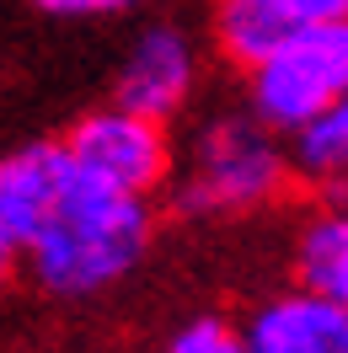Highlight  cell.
<instances>
[{
  "label": "cell",
  "mask_w": 348,
  "mask_h": 353,
  "mask_svg": "<svg viewBox=\"0 0 348 353\" xmlns=\"http://www.w3.org/2000/svg\"><path fill=\"white\" fill-rule=\"evenodd\" d=\"M343 11H348V0H343Z\"/></svg>",
  "instance_id": "13"
},
{
  "label": "cell",
  "mask_w": 348,
  "mask_h": 353,
  "mask_svg": "<svg viewBox=\"0 0 348 353\" xmlns=\"http://www.w3.org/2000/svg\"><path fill=\"white\" fill-rule=\"evenodd\" d=\"M348 91V17L300 22L273 54L246 70V102L268 129L295 134Z\"/></svg>",
  "instance_id": "3"
},
{
  "label": "cell",
  "mask_w": 348,
  "mask_h": 353,
  "mask_svg": "<svg viewBox=\"0 0 348 353\" xmlns=\"http://www.w3.org/2000/svg\"><path fill=\"white\" fill-rule=\"evenodd\" d=\"M289 172L295 161L289 150H279V129H268L258 112L215 118L188 155L177 203L188 214H246L258 203L279 199Z\"/></svg>",
  "instance_id": "2"
},
{
  "label": "cell",
  "mask_w": 348,
  "mask_h": 353,
  "mask_svg": "<svg viewBox=\"0 0 348 353\" xmlns=\"http://www.w3.org/2000/svg\"><path fill=\"white\" fill-rule=\"evenodd\" d=\"M289 161L311 182H343L348 176V91L289 134Z\"/></svg>",
  "instance_id": "9"
},
{
  "label": "cell",
  "mask_w": 348,
  "mask_h": 353,
  "mask_svg": "<svg viewBox=\"0 0 348 353\" xmlns=\"http://www.w3.org/2000/svg\"><path fill=\"white\" fill-rule=\"evenodd\" d=\"M48 17H70V22H97V17H118L139 0H38Z\"/></svg>",
  "instance_id": "11"
},
{
  "label": "cell",
  "mask_w": 348,
  "mask_h": 353,
  "mask_svg": "<svg viewBox=\"0 0 348 353\" xmlns=\"http://www.w3.org/2000/svg\"><path fill=\"white\" fill-rule=\"evenodd\" d=\"M193 86H198V54L188 43V32L172 27V22H151L129 43L124 65H118L113 102H124V108L166 123L172 112H182V102L193 97Z\"/></svg>",
  "instance_id": "5"
},
{
  "label": "cell",
  "mask_w": 348,
  "mask_h": 353,
  "mask_svg": "<svg viewBox=\"0 0 348 353\" xmlns=\"http://www.w3.org/2000/svg\"><path fill=\"white\" fill-rule=\"evenodd\" d=\"M65 182H70L65 145H22V150L0 155V225L11 230L17 246H27L48 225Z\"/></svg>",
  "instance_id": "7"
},
{
  "label": "cell",
  "mask_w": 348,
  "mask_h": 353,
  "mask_svg": "<svg viewBox=\"0 0 348 353\" xmlns=\"http://www.w3.org/2000/svg\"><path fill=\"white\" fill-rule=\"evenodd\" d=\"M166 353H246V337L231 332L225 321H215V316H204V321H188L166 343Z\"/></svg>",
  "instance_id": "10"
},
{
  "label": "cell",
  "mask_w": 348,
  "mask_h": 353,
  "mask_svg": "<svg viewBox=\"0 0 348 353\" xmlns=\"http://www.w3.org/2000/svg\"><path fill=\"white\" fill-rule=\"evenodd\" d=\"M70 161L81 166L97 182H113L124 193H151L166 182V166H172V145H166V129L161 118H145V112L113 102L102 112H86L65 139Z\"/></svg>",
  "instance_id": "4"
},
{
  "label": "cell",
  "mask_w": 348,
  "mask_h": 353,
  "mask_svg": "<svg viewBox=\"0 0 348 353\" xmlns=\"http://www.w3.org/2000/svg\"><path fill=\"white\" fill-rule=\"evenodd\" d=\"M246 353H348V305L316 289H284L246 316Z\"/></svg>",
  "instance_id": "6"
},
{
  "label": "cell",
  "mask_w": 348,
  "mask_h": 353,
  "mask_svg": "<svg viewBox=\"0 0 348 353\" xmlns=\"http://www.w3.org/2000/svg\"><path fill=\"white\" fill-rule=\"evenodd\" d=\"M145 241H151L145 193L97 182L70 161L65 193L54 203L48 225L22 246V257L48 294H97L139 263Z\"/></svg>",
  "instance_id": "1"
},
{
  "label": "cell",
  "mask_w": 348,
  "mask_h": 353,
  "mask_svg": "<svg viewBox=\"0 0 348 353\" xmlns=\"http://www.w3.org/2000/svg\"><path fill=\"white\" fill-rule=\"evenodd\" d=\"M295 284L348 305V203L311 214L295 241Z\"/></svg>",
  "instance_id": "8"
},
{
  "label": "cell",
  "mask_w": 348,
  "mask_h": 353,
  "mask_svg": "<svg viewBox=\"0 0 348 353\" xmlns=\"http://www.w3.org/2000/svg\"><path fill=\"white\" fill-rule=\"evenodd\" d=\"M17 252H22V246L11 241V230L0 225V279H6V268H11V257H17Z\"/></svg>",
  "instance_id": "12"
}]
</instances>
